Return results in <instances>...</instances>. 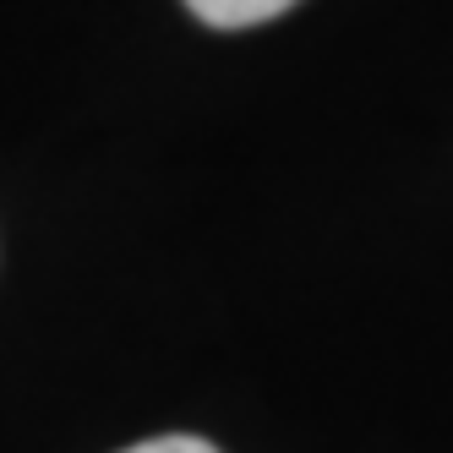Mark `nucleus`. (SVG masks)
Segmentation results:
<instances>
[{"instance_id":"obj_2","label":"nucleus","mask_w":453,"mask_h":453,"mask_svg":"<svg viewBox=\"0 0 453 453\" xmlns=\"http://www.w3.org/2000/svg\"><path fill=\"white\" fill-rule=\"evenodd\" d=\"M126 453H219V448L203 437H148V442H132Z\"/></svg>"},{"instance_id":"obj_1","label":"nucleus","mask_w":453,"mask_h":453,"mask_svg":"<svg viewBox=\"0 0 453 453\" xmlns=\"http://www.w3.org/2000/svg\"><path fill=\"white\" fill-rule=\"evenodd\" d=\"M289 6L296 0H186V12L208 27H257V22L284 17Z\"/></svg>"}]
</instances>
